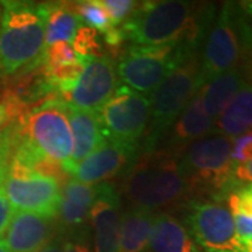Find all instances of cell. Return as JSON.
<instances>
[{
	"label": "cell",
	"instance_id": "cell-1",
	"mask_svg": "<svg viewBox=\"0 0 252 252\" xmlns=\"http://www.w3.org/2000/svg\"><path fill=\"white\" fill-rule=\"evenodd\" d=\"M215 17L212 4L181 0L142 1L121 28L132 45L181 44L200 51Z\"/></svg>",
	"mask_w": 252,
	"mask_h": 252
},
{
	"label": "cell",
	"instance_id": "cell-2",
	"mask_svg": "<svg viewBox=\"0 0 252 252\" xmlns=\"http://www.w3.org/2000/svg\"><path fill=\"white\" fill-rule=\"evenodd\" d=\"M48 3L1 1L0 77L36 69L45 51Z\"/></svg>",
	"mask_w": 252,
	"mask_h": 252
},
{
	"label": "cell",
	"instance_id": "cell-3",
	"mask_svg": "<svg viewBox=\"0 0 252 252\" xmlns=\"http://www.w3.org/2000/svg\"><path fill=\"white\" fill-rule=\"evenodd\" d=\"M188 193L180 154L167 149L142 154L126 175L125 195L133 207L156 212L180 202Z\"/></svg>",
	"mask_w": 252,
	"mask_h": 252
},
{
	"label": "cell",
	"instance_id": "cell-4",
	"mask_svg": "<svg viewBox=\"0 0 252 252\" xmlns=\"http://www.w3.org/2000/svg\"><path fill=\"white\" fill-rule=\"evenodd\" d=\"M200 87V54H195L180 64L149 95L150 119L140 146V153H152L158 149Z\"/></svg>",
	"mask_w": 252,
	"mask_h": 252
},
{
	"label": "cell",
	"instance_id": "cell-5",
	"mask_svg": "<svg viewBox=\"0 0 252 252\" xmlns=\"http://www.w3.org/2000/svg\"><path fill=\"white\" fill-rule=\"evenodd\" d=\"M180 167L189 193L193 190L223 199L234 188L231 139L210 133L187 146L180 154Z\"/></svg>",
	"mask_w": 252,
	"mask_h": 252
},
{
	"label": "cell",
	"instance_id": "cell-6",
	"mask_svg": "<svg viewBox=\"0 0 252 252\" xmlns=\"http://www.w3.org/2000/svg\"><path fill=\"white\" fill-rule=\"evenodd\" d=\"M18 136L39 153L61 164L69 174L73 156V137L67 117V104L61 98H48L30 108L20 118Z\"/></svg>",
	"mask_w": 252,
	"mask_h": 252
},
{
	"label": "cell",
	"instance_id": "cell-7",
	"mask_svg": "<svg viewBox=\"0 0 252 252\" xmlns=\"http://www.w3.org/2000/svg\"><path fill=\"white\" fill-rule=\"evenodd\" d=\"M195 54H200V51L181 44L130 45L118 59V80L130 90L150 95L180 64Z\"/></svg>",
	"mask_w": 252,
	"mask_h": 252
},
{
	"label": "cell",
	"instance_id": "cell-8",
	"mask_svg": "<svg viewBox=\"0 0 252 252\" xmlns=\"http://www.w3.org/2000/svg\"><path fill=\"white\" fill-rule=\"evenodd\" d=\"M244 61H247V48L238 7L234 1H225L210 26L200 54L202 86Z\"/></svg>",
	"mask_w": 252,
	"mask_h": 252
},
{
	"label": "cell",
	"instance_id": "cell-9",
	"mask_svg": "<svg viewBox=\"0 0 252 252\" xmlns=\"http://www.w3.org/2000/svg\"><path fill=\"white\" fill-rule=\"evenodd\" d=\"M105 140L140 152L150 119V99L126 86H119L97 111Z\"/></svg>",
	"mask_w": 252,
	"mask_h": 252
},
{
	"label": "cell",
	"instance_id": "cell-10",
	"mask_svg": "<svg viewBox=\"0 0 252 252\" xmlns=\"http://www.w3.org/2000/svg\"><path fill=\"white\" fill-rule=\"evenodd\" d=\"M62 187L58 181L36 174L13 157L4 175V192L13 212L58 217Z\"/></svg>",
	"mask_w": 252,
	"mask_h": 252
},
{
	"label": "cell",
	"instance_id": "cell-11",
	"mask_svg": "<svg viewBox=\"0 0 252 252\" xmlns=\"http://www.w3.org/2000/svg\"><path fill=\"white\" fill-rule=\"evenodd\" d=\"M185 227L203 252H243L234 219L228 207L216 200H190Z\"/></svg>",
	"mask_w": 252,
	"mask_h": 252
},
{
	"label": "cell",
	"instance_id": "cell-12",
	"mask_svg": "<svg viewBox=\"0 0 252 252\" xmlns=\"http://www.w3.org/2000/svg\"><path fill=\"white\" fill-rule=\"evenodd\" d=\"M115 63L109 56H84V67L77 80L59 94L73 108L97 112L118 89Z\"/></svg>",
	"mask_w": 252,
	"mask_h": 252
},
{
	"label": "cell",
	"instance_id": "cell-13",
	"mask_svg": "<svg viewBox=\"0 0 252 252\" xmlns=\"http://www.w3.org/2000/svg\"><path fill=\"white\" fill-rule=\"evenodd\" d=\"M122 200L112 182L97 184V193L90 210L93 252H119Z\"/></svg>",
	"mask_w": 252,
	"mask_h": 252
},
{
	"label": "cell",
	"instance_id": "cell-14",
	"mask_svg": "<svg viewBox=\"0 0 252 252\" xmlns=\"http://www.w3.org/2000/svg\"><path fill=\"white\" fill-rule=\"evenodd\" d=\"M139 150L105 140L70 172V177L87 185L107 182L109 178L127 172L139 158Z\"/></svg>",
	"mask_w": 252,
	"mask_h": 252
},
{
	"label": "cell",
	"instance_id": "cell-15",
	"mask_svg": "<svg viewBox=\"0 0 252 252\" xmlns=\"http://www.w3.org/2000/svg\"><path fill=\"white\" fill-rule=\"evenodd\" d=\"M58 230L56 217L14 212L1 240L9 252H39Z\"/></svg>",
	"mask_w": 252,
	"mask_h": 252
},
{
	"label": "cell",
	"instance_id": "cell-16",
	"mask_svg": "<svg viewBox=\"0 0 252 252\" xmlns=\"http://www.w3.org/2000/svg\"><path fill=\"white\" fill-rule=\"evenodd\" d=\"M213 132L215 121L206 114L202 94L198 91L170 129L167 150L181 154L187 146Z\"/></svg>",
	"mask_w": 252,
	"mask_h": 252
},
{
	"label": "cell",
	"instance_id": "cell-17",
	"mask_svg": "<svg viewBox=\"0 0 252 252\" xmlns=\"http://www.w3.org/2000/svg\"><path fill=\"white\" fill-rule=\"evenodd\" d=\"M95 193L97 185H87L72 177L64 182L56 217L61 231L67 233L87 224Z\"/></svg>",
	"mask_w": 252,
	"mask_h": 252
},
{
	"label": "cell",
	"instance_id": "cell-18",
	"mask_svg": "<svg viewBox=\"0 0 252 252\" xmlns=\"http://www.w3.org/2000/svg\"><path fill=\"white\" fill-rule=\"evenodd\" d=\"M245 62V79L227 108L215 121L216 133L234 139L252 132V69L250 61Z\"/></svg>",
	"mask_w": 252,
	"mask_h": 252
},
{
	"label": "cell",
	"instance_id": "cell-19",
	"mask_svg": "<svg viewBox=\"0 0 252 252\" xmlns=\"http://www.w3.org/2000/svg\"><path fill=\"white\" fill-rule=\"evenodd\" d=\"M67 117L73 137V156L70 171L87 156L95 152L105 142L97 112H89L67 105Z\"/></svg>",
	"mask_w": 252,
	"mask_h": 252
},
{
	"label": "cell",
	"instance_id": "cell-20",
	"mask_svg": "<svg viewBox=\"0 0 252 252\" xmlns=\"http://www.w3.org/2000/svg\"><path fill=\"white\" fill-rule=\"evenodd\" d=\"M149 252H203L185 224L171 213H156L149 241Z\"/></svg>",
	"mask_w": 252,
	"mask_h": 252
},
{
	"label": "cell",
	"instance_id": "cell-21",
	"mask_svg": "<svg viewBox=\"0 0 252 252\" xmlns=\"http://www.w3.org/2000/svg\"><path fill=\"white\" fill-rule=\"evenodd\" d=\"M245 79V62L235 66L207 81L199 91L202 94L203 107L209 117L216 121L220 114L227 108V105L234 98Z\"/></svg>",
	"mask_w": 252,
	"mask_h": 252
},
{
	"label": "cell",
	"instance_id": "cell-22",
	"mask_svg": "<svg viewBox=\"0 0 252 252\" xmlns=\"http://www.w3.org/2000/svg\"><path fill=\"white\" fill-rule=\"evenodd\" d=\"M156 212L130 206L122 212L119 252H146L153 230Z\"/></svg>",
	"mask_w": 252,
	"mask_h": 252
},
{
	"label": "cell",
	"instance_id": "cell-23",
	"mask_svg": "<svg viewBox=\"0 0 252 252\" xmlns=\"http://www.w3.org/2000/svg\"><path fill=\"white\" fill-rule=\"evenodd\" d=\"M83 24L72 3H48L45 17V45L70 42Z\"/></svg>",
	"mask_w": 252,
	"mask_h": 252
},
{
	"label": "cell",
	"instance_id": "cell-24",
	"mask_svg": "<svg viewBox=\"0 0 252 252\" xmlns=\"http://www.w3.org/2000/svg\"><path fill=\"white\" fill-rule=\"evenodd\" d=\"M228 210L234 219L235 230L243 243L252 237V185L237 184L227 193Z\"/></svg>",
	"mask_w": 252,
	"mask_h": 252
},
{
	"label": "cell",
	"instance_id": "cell-25",
	"mask_svg": "<svg viewBox=\"0 0 252 252\" xmlns=\"http://www.w3.org/2000/svg\"><path fill=\"white\" fill-rule=\"evenodd\" d=\"M72 7L81 20L83 26L93 28L99 34H104L114 27L107 10L101 3V0L74 1V3H72Z\"/></svg>",
	"mask_w": 252,
	"mask_h": 252
},
{
	"label": "cell",
	"instance_id": "cell-26",
	"mask_svg": "<svg viewBox=\"0 0 252 252\" xmlns=\"http://www.w3.org/2000/svg\"><path fill=\"white\" fill-rule=\"evenodd\" d=\"M10 160H11V153L7 149L0 146V240L6 233L11 216L14 213L4 192V175Z\"/></svg>",
	"mask_w": 252,
	"mask_h": 252
},
{
	"label": "cell",
	"instance_id": "cell-27",
	"mask_svg": "<svg viewBox=\"0 0 252 252\" xmlns=\"http://www.w3.org/2000/svg\"><path fill=\"white\" fill-rule=\"evenodd\" d=\"M72 45L80 56H102L98 32L87 26L81 24L72 41Z\"/></svg>",
	"mask_w": 252,
	"mask_h": 252
},
{
	"label": "cell",
	"instance_id": "cell-28",
	"mask_svg": "<svg viewBox=\"0 0 252 252\" xmlns=\"http://www.w3.org/2000/svg\"><path fill=\"white\" fill-rule=\"evenodd\" d=\"M81 56L77 55L70 42H58L48 45L42 55L41 64L44 66H58V64H66L79 61Z\"/></svg>",
	"mask_w": 252,
	"mask_h": 252
},
{
	"label": "cell",
	"instance_id": "cell-29",
	"mask_svg": "<svg viewBox=\"0 0 252 252\" xmlns=\"http://www.w3.org/2000/svg\"><path fill=\"white\" fill-rule=\"evenodd\" d=\"M91 251H93V244H91V230L89 223L66 233L62 252Z\"/></svg>",
	"mask_w": 252,
	"mask_h": 252
},
{
	"label": "cell",
	"instance_id": "cell-30",
	"mask_svg": "<svg viewBox=\"0 0 252 252\" xmlns=\"http://www.w3.org/2000/svg\"><path fill=\"white\" fill-rule=\"evenodd\" d=\"M101 3L107 10L114 27L124 24L137 4L133 0H101Z\"/></svg>",
	"mask_w": 252,
	"mask_h": 252
},
{
	"label": "cell",
	"instance_id": "cell-31",
	"mask_svg": "<svg viewBox=\"0 0 252 252\" xmlns=\"http://www.w3.org/2000/svg\"><path fill=\"white\" fill-rule=\"evenodd\" d=\"M231 160L234 165L252 160V132H247L231 139Z\"/></svg>",
	"mask_w": 252,
	"mask_h": 252
},
{
	"label": "cell",
	"instance_id": "cell-32",
	"mask_svg": "<svg viewBox=\"0 0 252 252\" xmlns=\"http://www.w3.org/2000/svg\"><path fill=\"white\" fill-rule=\"evenodd\" d=\"M238 7V6H237ZM240 18H241V24H243L244 41H245V48H247V59L252 58V16H245L243 14L240 9Z\"/></svg>",
	"mask_w": 252,
	"mask_h": 252
},
{
	"label": "cell",
	"instance_id": "cell-33",
	"mask_svg": "<svg viewBox=\"0 0 252 252\" xmlns=\"http://www.w3.org/2000/svg\"><path fill=\"white\" fill-rule=\"evenodd\" d=\"M102 41L111 48H118L124 41H126V38L122 28L119 26V27H112L107 32H104L102 34Z\"/></svg>",
	"mask_w": 252,
	"mask_h": 252
},
{
	"label": "cell",
	"instance_id": "cell-34",
	"mask_svg": "<svg viewBox=\"0 0 252 252\" xmlns=\"http://www.w3.org/2000/svg\"><path fill=\"white\" fill-rule=\"evenodd\" d=\"M234 180L237 184H252V160L234 165Z\"/></svg>",
	"mask_w": 252,
	"mask_h": 252
},
{
	"label": "cell",
	"instance_id": "cell-35",
	"mask_svg": "<svg viewBox=\"0 0 252 252\" xmlns=\"http://www.w3.org/2000/svg\"><path fill=\"white\" fill-rule=\"evenodd\" d=\"M64 235H66L64 231L58 230V233L48 241V244L39 252H62L63 243H64Z\"/></svg>",
	"mask_w": 252,
	"mask_h": 252
},
{
	"label": "cell",
	"instance_id": "cell-36",
	"mask_svg": "<svg viewBox=\"0 0 252 252\" xmlns=\"http://www.w3.org/2000/svg\"><path fill=\"white\" fill-rule=\"evenodd\" d=\"M10 122H11V117L9 109L3 102H0V127H4Z\"/></svg>",
	"mask_w": 252,
	"mask_h": 252
},
{
	"label": "cell",
	"instance_id": "cell-37",
	"mask_svg": "<svg viewBox=\"0 0 252 252\" xmlns=\"http://www.w3.org/2000/svg\"><path fill=\"white\" fill-rule=\"evenodd\" d=\"M243 245V252H252V237L241 243Z\"/></svg>",
	"mask_w": 252,
	"mask_h": 252
},
{
	"label": "cell",
	"instance_id": "cell-38",
	"mask_svg": "<svg viewBox=\"0 0 252 252\" xmlns=\"http://www.w3.org/2000/svg\"><path fill=\"white\" fill-rule=\"evenodd\" d=\"M0 252H9L7 247H6V244L3 243V240H0Z\"/></svg>",
	"mask_w": 252,
	"mask_h": 252
},
{
	"label": "cell",
	"instance_id": "cell-39",
	"mask_svg": "<svg viewBox=\"0 0 252 252\" xmlns=\"http://www.w3.org/2000/svg\"><path fill=\"white\" fill-rule=\"evenodd\" d=\"M0 17H1V1H0Z\"/></svg>",
	"mask_w": 252,
	"mask_h": 252
},
{
	"label": "cell",
	"instance_id": "cell-40",
	"mask_svg": "<svg viewBox=\"0 0 252 252\" xmlns=\"http://www.w3.org/2000/svg\"><path fill=\"white\" fill-rule=\"evenodd\" d=\"M248 61H250V64H251V69H252V58L251 59H248Z\"/></svg>",
	"mask_w": 252,
	"mask_h": 252
}]
</instances>
